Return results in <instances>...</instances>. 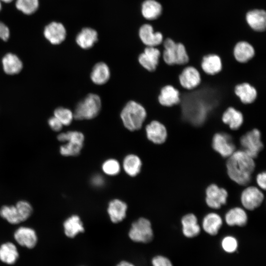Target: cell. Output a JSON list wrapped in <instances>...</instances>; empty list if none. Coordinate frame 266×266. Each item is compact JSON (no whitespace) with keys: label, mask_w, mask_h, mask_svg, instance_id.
<instances>
[{"label":"cell","mask_w":266,"mask_h":266,"mask_svg":"<svg viewBox=\"0 0 266 266\" xmlns=\"http://www.w3.org/2000/svg\"><path fill=\"white\" fill-rule=\"evenodd\" d=\"M225 219L230 226L243 227L247 224L248 217L245 210L237 207L229 210L225 215Z\"/></svg>","instance_id":"26"},{"label":"cell","mask_w":266,"mask_h":266,"mask_svg":"<svg viewBox=\"0 0 266 266\" xmlns=\"http://www.w3.org/2000/svg\"><path fill=\"white\" fill-rule=\"evenodd\" d=\"M233 53L235 60L240 64L249 62L255 55L254 47L245 41L238 42L234 45Z\"/></svg>","instance_id":"19"},{"label":"cell","mask_w":266,"mask_h":266,"mask_svg":"<svg viewBox=\"0 0 266 266\" xmlns=\"http://www.w3.org/2000/svg\"><path fill=\"white\" fill-rule=\"evenodd\" d=\"M14 238L22 246L33 248L36 244L37 237L34 230L27 227H20L14 233Z\"/></svg>","instance_id":"18"},{"label":"cell","mask_w":266,"mask_h":266,"mask_svg":"<svg viewBox=\"0 0 266 266\" xmlns=\"http://www.w3.org/2000/svg\"><path fill=\"white\" fill-rule=\"evenodd\" d=\"M264 199L262 191L254 186L245 189L241 195V202L243 207L249 210H253L261 205Z\"/></svg>","instance_id":"11"},{"label":"cell","mask_w":266,"mask_h":266,"mask_svg":"<svg viewBox=\"0 0 266 266\" xmlns=\"http://www.w3.org/2000/svg\"><path fill=\"white\" fill-rule=\"evenodd\" d=\"M17 10L27 15H32L38 9L39 0H15Z\"/></svg>","instance_id":"35"},{"label":"cell","mask_w":266,"mask_h":266,"mask_svg":"<svg viewBox=\"0 0 266 266\" xmlns=\"http://www.w3.org/2000/svg\"><path fill=\"white\" fill-rule=\"evenodd\" d=\"M227 172L229 177L240 185H247L251 181L255 167L254 159L242 150L235 151L227 162Z\"/></svg>","instance_id":"1"},{"label":"cell","mask_w":266,"mask_h":266,"mask_svg":"<svg viewBox=\"0 0 266 266\" xmlns=\"http://www.w3.org/2000/svg\"><path fill=\"white\" fill-rule=\"evenodd\" d=\"M139 36L142 42L147 47H156L163 41V36L160 32H154L152 26L146 24L139 29Z\"/></svg>","instance_id":"21"},{"label":"cell","mask_w":266,"mask_h":266,"mask_svg":"<svg viewBox=\"0 0 266 266\" xmlns=\"http://www.w3.org/2000/svg\"><path fill=\"white\" fill-rule=\"evenodd\" d=\"M0 216L11 224L15 225L22 222L15 205L2 206L0 209Z\"/></svg>","instance_id":"34"},{"label":"cell","mask_w":266,"mask_h":266,"mask_svg":"<svg viewBox=\"0 0 266 266\" xmlns=\"http://www.w3.org/2000/svg\"><path fill=\"white\" fill-rule=\"evenodd\" d=\"M2 66L4 72L8 75H15L20 72L23 65L19 57L12 53L6 54L2 58Z\"/></svg>","instance_id":"22"},{"label":"cell","mask_w":266,"mask_h":266,"mask_svg":"<svg viewBox=\"0 0 266 266\" xmlns=\"http://www.w3.org/2000/svg\"><path fill=\"white\" fill-rule=\"evenodd\" d=\"M261 132L257 128H253L243 134L239 139L242 150L253 159L256 158L263 149L261 140Z\"/></svg>","instance_id":"6"},{"label":"cell","mask_w":266,"mask_h":266,"mask_svg":"<svg viewBox=\"0 0 266 266\" xmlns=\"http://www.w3.org/2000/svg\"><path fill=\"white\" fill-rule=\"evenodd\" d=\"M212 147L224 158L230 157L236 149L230 134L224 132L215 133L212 138Z\"/></svg>","instance_id":"8"},{"label":"cell","mask_w":266,"mask_h":266,"mask_svg":"<svg viewBox=\"0 0 266 266\" xmlns=\"http://www.w3.org/2000/svg\"><path fill=\"white\" fill-rule=\"evenodd\" d=\"M146 115V110L142 105L131 100L123 108L121 118L124 126L128 130L134 131L141 128Z\"/></svg>","instance_id":"2"},{"label":"cell","mask_w":266,"mask_h":266,"mask_svg":"<svg viewBox=\"0 0 266 266\" xmlns=\"http://www.w3.org/2000/svg\"><path fill=\"white\" fill-rule=\"evenodd\" d=\"M234 93L243 104L253 103L258 97V92L255 87L248 82H242L236 85Z\"/></svg>","instance_id":"17"},{"label":"cell","mask_w":266,"mask_h":266,"mask_svg":"<svg viewBox=\"0 0 266 266\" xmlns=\"http://www.w3.org/2000/svg\"><path fill=\"white\" fill-rule=\"evenodd\" d=\"M101 106L100 97L89 94L77 104L73 112L74 118L79 120L93 119L99 113Z\"/></svg>","instance_id":"4"},{"label":"cell","mask_w":266,"mask_h":266,"mask_svg":"<svg viewBox=\"0 0 266 266\" xmlns=\"http://www.w3.org/2000/svg\"><path fill=\"white\" fill-rule=\"evenodd\" d=\"M1 9H2V2L0 0V12L1 10Z\"/></svg>","instance_id":"47"},{"label":"cell","mask_w":266,"mask_h":266,"mask_svg":"<svg viewBox=\"0 0 266 266\" xmlns=\"http://www.w3.org/2000/svg\"><path fill=\"white\" fill-rule=\"evenodd\" d=\"M97 40V32L90 28L83 29L76 37L77 44L84 49L91 48Z\"/></svg>","instance_id":"30"},{"label":"cell","mask_w":266,"mask_h":266,"mask_svg":"<svg viewBox=\"0 0 266 266\" xmlns=\"http://www.w3.org/2000/svg\"><path fill=\"white\" fill-rule=\"evenodd\" d=\"M162 12L161 4L155 0H145L141 6L142 16L149 20L158 18Z\"/></svg>","instance_id":"31"},{"label":"cell","mask_w":266,"mask_h":266,"mask_svg":"<svg viewBox=\"0 0 266 266\" xmlns=\"http://www.w3.org/2000/svg\"><path fill=\"white\" fill-rule=\"evenodd\" d=\"M15 206L19 212L21 222L27 220L33 213L32 205L26 200L18 201Z\"/></svg>","instance_id":"37"},{"label":"cell","mask_w":266,"mask_h":266,"mask_svg":"<svg viewBox=\"0 0 266 266\" xmlns=\"http://www.w3.org/2000/svg\"><path fill=\"white\" fill-rule=\"evenodd\" d=\"M127 209V205L124 201L118 199L111 200L107 209L111 221L114 223L122 221L126 217Z\"/></svg>","instance_id":"25"},{"label":"cell","mask_w":266,"mask_h":266,"mask_svg":"<svg viewBox=\"0 0 266 266\" xmlns=\"http://www.w3.org/2000/svg\"><path fill=\"white\" fill-rule=\"evenodd\" d=\"M161 52L156 47H147L139 55L138 62L146 70L155 71L159 63Z\"/></svg>","instance_id":"15"},{"label":"cell","mask_w":266,"mask_h":266,"mask_svg":"<svg viewBox=\"0 0 266 266\" xmlns=\"http://www.w3.org/2000/svg\"><path fill=\"white\" fill-rule=\"evenodd\" d=\"M0 0L1 1V2L8 3H10L12 2L13 1L15 0Z\"/></svg>","instance_id":"46"},{"label":"cell","mask_w":266,"mask_h":266,"mask_svg":"<svg viewBox=\"0 0 266 266\" xmlns=\"http://www.w3.org/2000/svg\"><path fill=\"white\" fill-rule=\"evenodd\" d=\"M102 169L103 171L108 175H115L119 173L120 166L117 160L111 159L103 163Z\"/></svg>","instance_id":"38"},{"label":"cell","mask_w":266,"mask_h":266,"mask_svg":"<svg viewBox=\"0 0 266 266\" xmlns=\"http://www.w3.org/2000/svg\"><path fill=\"white\" fill-rule=\"evenodd\" d=\"M228 196L226 190L212 184L206 189L205 202L209 207L219 209L226 203Z\"/></svg>","instance_id":"10"},{"label":"cell","mask_w":266,"mask_h":266,"mask_svg":"<svg viewBox=\"0 0 266 266\" xmlns=\"http://www.w3.org/2000/svg\"><path fill=\"white\" fill-rule=\"evenodd\" d=\"M152 266H173L170 260L166 256L156 255L151 260Z\"/></svg>","instance_id":"40"},{"label":"cell","mask_w":266,"mask_h":266,"mask_svg":"<svg viewBox=\"0 0 266 266\" xmlns=\"http://www.w3.org/2000/svg\"><path fill=\"white\" fill-rule=\"evenodd\" d=\"M181 224L183 234L186 237H195L200 232L197 218L194 214L189 213L184 216L181 219Z\"/></svg>","instance_id":"24"},{"label":"cell","mask_w":266,"mask_h":266,"mask_svg":"<svg viewBox=\"0 0 266 266\" xmlns=\"http://www.w3.org/2000/svg\"><path fill=\"white\" fill-rule=\"evenodd\" d=\"M110 76L108 66L103 62L97 63L93 67L90 74L91 79L96 84L102 85L106 83Z\"/></svg>","instance_id":"29"},{"label":"cell","mask_w":266,"mask_h":266,"mask_svg":"<svg viewBox=\"0 0 266 266\" xmlns=\"http://www.w3.org/2000/svg\"><path fill=\"white\" fill-rule=\"evenodd\" d=\"M221 246L223 250L228 253L234 252L238 247V241L233 236H226L221 241Z\"/></svg>","instance_id":"39"},{"label":"cell","mask_w":266,"mask_h":266,"mask_svg":"<svg viewBox=\"0 0 266 266\" xmlns=\"http://www.w3.org/2000/svg\"><path fill=\"white\" fill-rule=\"evenodd\" d=\"M164 50L163 59L168 66H189L190 57L185 45L176 43L171 38H166L164 42Z\"/></svg>","instance_id":"3"},{"label":"cell","mask_w":266,"mask_h":266,"mask_svg":"<svg viewBox=\"0 0 266 266\" xmlns=\"http://www.w3.org/2000/svg\"><path fill=\"white\" fill-rule=\"evenodd\" d=\"M179 84L186 90H192L197 88L201 83L200 72L192 66H185L178 76Z\"/></svg>","instance_id":"9"},{"label":"cell","mask_w":266,"mask_h":266,"mask_svg":"<svg viewBox=\"0 0 266 266\" xmlns=\"http://www.w3.org/2000/svg\"><path fill=\"white\" fill-rule=\"evenodd\" d=\"M57 139L61 142L66 143L61 146L60 154L64 156H76L82 149L84 141V136L78 131H69L62 133L57 136Z\"/></svg>","instance_id":"5"},{"label":"cell","mask_w":266,"mask_h":266,"mask_svg":"<svg viewBox=\"0 0 266 266\" xmlns=\"http://www.w3.org/2000/svg\"><path fill=\"white\" fill-rule=\"evenodd\" d=\"M54 116L57 118L63 126H68L74 119L73 112L70 109L63 107H59L55 109Z\"/></svg>","instance_id":"36"},{"label":"cell","mask_w":266,"mask_h":266,"mask_svg":"<svg viewBox=\"0 0 266 266\" xmlns=\"http://www.w3.org/2000/svg\"><path fill=\"white\" fill-rule=\"evenodd\" d=\"M266 173L265 171L260 173L256 177V181L258 185L264 190L266 188Z\"/></svg>","instance_id":"43"},{"label":"cell","mask_w":266,"mask_h":266,"mask_svg":"<svg viewBox=\"0 0 266 266\" xmlns=\"http://www.w3.org/2000/svg\"><path fill=\"white\" fill-rule=\"evenodd\" d=\"M141 161L135 155L130 154L124 159L123 166L126 173L132 177L137 175L140 172Z\"/></svg>","instance_id":"33"},{"label":"cell","mask_w":266,"mask_h":266,"mask_svg":"<svg viewBox=\"0 0 266 266\" xmlns=\"http://www.w3.org/2000/svg\"><path fill=\"white\" fill-rule=\"evenodd\" d=\"M147 138L156 144H161L165 142L167 135V130L165 125L157 120H153L145 128Z\"/></svg>","instance_id":"13"},{"label":"cell","mask_w":266,"mask_h":266,"mask_svg":"<svg viewBox=\"0 0 266 266\" xmlns=\"http://www.w3.org/2000/svg\"><path fill=\"white\" fill-rule=\"evenodd\" d=\"M10 35V32L8 27L0 21V39L6 41L9 39Z\"/></svg>","instance_id":"41"},{"label":"cell","mask_w":266,"mask_h":266,"mask_svg":"<svg viewBox=\"0 0 266 266\" xmlns=\"http://www.w3.org/2000/svg\"><path fill=\"white\" fill-rule=\"evenodd\" d=\"M200 67L202 71L208 75H215L223 68L222 58L215 53L205 55L202 58Z\"/></svg>","instance_id":"16"},{"label":"cell","mask_w":266,"mask_h":266,"mask_svg":"<svg viewBox=\"0 0 266 266\" xmlns=\"http://www.w3.org/2000/svg\"><path fill=\"white\" fill-rule=\"evenodd\" d=\"M116 266H136L133 263L126 260H123L118 263Z\"/></svg>","instance_id":"45"},{"label":"cell","mask_w":266,"mask_h":266,"mask_svg":"<svg viewBox=\"0 0 266 266\" xmlns=\"http://www.w3.org/2000/svg\"><path fill=\"white\" fill-rule=\"evenodd\" d=\"M221 216L215 213H210L203 218L202 226L203 230L211 235H215L222 226Z\"/></svg>","instance_id":"28"},{"label":"cell","mask_w":266,"mask_h":266,"mask_svg":"<svg viewBox=\"0 0 266 266\" xmlns=\"http://www.w3.org/2000/svg\"><path fill=\"white\" fill-rule=\"evenodd\" d=\"M19 256L16 246L11 242H6L0 247V260L2 262L11 265L14 264Z\"/></svg>","instance_id":"32"},{"label":"cell","mask_w":266,"mask_h":266,"mask_svg":"<svg viewBox=\"0 0 266 266\" xmlns=\"http://www.w3.org/2000/svg\"><path fill=\"white\" fill-rule=\"evenodd\" d=\"M247 23L254 30L263 32L266 27V13L262 9H254L247 12L246 16Z\"/></svg>","instance_id":"23"},{"label":"cell","mask_w":266,"mask_h":266,"mask_svg":"<svg viewBox=\"0 0 266 266\" xmlns=\"http://www.w3.org/2000/svg\"><path fill=\"white\" fill-rule=\"evenodd\" d=\"M64 233L69 238H74L78 234L84 232L83 224L80 217L73 215L66 219L63 224Z\"/></svg>","instance_id":"27"},{"label":"cell","mask_w":266,"mask_h":266,"mask_svg":"<svg viewBox=\"0 0 266 266\" xmlns=\"http://www.w3.org/2000/svg\"><path fill=\"white\" fill-rule=\"evenodd\" d=\"M92 183L94 185L100 186L102 185L104 183V180L102 176L99 175H96L92 179Z\"/></svg>","instance_id":"44"},{"label":"cell","mask_w":266,"mask_h":266,"mask_svg":"<svg viewBox=\"0 0 266 266\" xmlns=\"http://www.w3.org/2000/svg\"><path fill=\"white\" fill-rule=\"evenodd\" d=\"M128 235L131 240L135 242H150L154 237L150 222L144 218L138 219L132 224Z\"/></svg>","instance_id":"7"},{"label":"cell","mask_w":266,"mask_h":266,"mask_svg":"<svg viewBox=\"0 0 266 266\" xmlns=\"http://www.w3.org/2000/svg\"><path fill=\"white\" fill-rule=\"evenodd\" d=\"M221 119L223 123L228 125L232 131L238 130L244 122L242 113L232 106L228 107L224 111Z\"/></svg>","instance_id":"20"},{"label":"cell","mask_w":266,"mask_h":266,"mask_svg":"<svg viewBox=\"0 0 266 266\" xmlns=\"http://www.w3.org/2000/svg\"><path fill=\"white\" fill-rule=\"evenodd\" d=\"M158 100L163 106L170 107L177 105L181 101L180 91L171 85H166L161 89Z\"/></svg>","instance_id":"14"},{"label":"cell","mask_w":266,"mask_h":266,"mask_svg":"<svg viewBox=\"0 0 266 266\" xmlns=\"http://www.w3.org/2000/svg\"><path fill=\"white\" fill-rule=\"evenodd\" d=\"M48 124L50 128L55 132L61 131L63 127L61 122L54 116L49 118Z\"/></svg>","instance_id":"42"},{"label":"cell","mask_w":266,"mask_h":266,"mask_svg":"<svg viewBox=\"0 0 266 266\" xmlns=\"http://www.w3.org/2000/svg\"><path fill=\"white\" fill-rule=\"evenodd\" d=\"M43 35L51 44L58 45L65 40L66 31L62 23L53 21L44 27Z\"/></svg>","instance_id":"12"}]
</instances>
